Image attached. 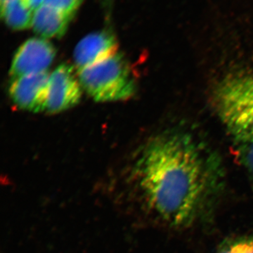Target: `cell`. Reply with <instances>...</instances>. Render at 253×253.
I'll return each mask as SVG.
<instances>
[{"label":"cell","instance_id":"cell-12","mask_svg":"<svg viewBox=\"0 0 253 253\" xmlns=\"http://www.w3.org/2000/svg\"><path fill=\"white\" fill-rule=\"evenodd\" d=\"M84 0H44V4L74 17Z\"/></svg>","mask_w":253,"mask_h":253},{"label":"cell","instance_id":"cell-5","mask_svg":"<svg viewBox=\"0 0 253 253\" xmlns=\"http://www.w3.org/2000/svg\"><path fill=\"white\" fill-rule=\"evenodd\" d=\"M81 88L73 68L60 65L49 75L45 111L59 113L76 106L81 101Z\"/></svg>","mask_w":253,"mask_h":253},{"label":"cell","instance_id":"cell-13","mask_svg":"<svg viewBox=\"0 0 253 253\" xmlns=\"http://www.w3.org/2000/svg\"><path fill=\"white\" fill-rule=\"evenodd\" d=\"M21 1L33 12H35L37 9L41 8L44 3V0H21Z\"/></svg>","mask_w":253,"mask_h":253},{"label":"cell","instance_id":"cell-15","mask_svg":"<svg viewBox=\"0 0 253 253\" xmlns=\"http://www.w3.org/2000/svg\"><path fill=\"white\" fill-rule=\"evenodd\" d=\"M111 1V0H104L105 2L107 3L108 1Z\"/></svg>","mask_w":253,"mask_h":253},{"label":"cell","instance_id":"cell-9","mask_svg":"<svg viewBox=\"0 0 253 253\" xmlns=\"http://www.w3.org/2000/svg\"><path fill=\"white\" fill-rule=\"evenodd\" d=\"M1 17L6 26L16 31L32 28L33 13L23 4L21 0H13L0 7Z\"/></svg>","mask_w":253,"mask_h":253},{"label":"cell","instance_id":"cell-3","mask_svg":"<svg viewBox=\"0 0 253 253\" xmlns=\"http://www.w3.org/2000/svg\"><path fill=\"white\" fill-rule=\"evenodd\" d=\"M214 95L216 109L228 131H253V73L226 76Z\"/></svg>","mask_w":253,"mask_h":253},{"label":"cell","instance_id":"cell-11","mask_svg":"<svg viewBox=\"0 0 253 253\" xmlns=\"http://www.w3.org/2000/svg\"><path fill=\"white\" fill-rule=\"evenodd\" d=\"M217 253H253V236L226 240Z\"/></svg>","mask_w":253,"mask_h":253},{"label":"cell","instance_id":"cell-8","mask_svg":"<svg viewBox=\"0 0 253 253\" xmlns=\"http://www.w3.org/2000/svg\"><path fill=\"white\" fill-rule=\"evenodd\" d=\"M73 17L59 10L42 5L33 13L32 28L42 38H61L67 31Z\"/></svg>","mask_w":253,"mask_h":253},{"label":"cell","instance_id":"cell-7","mask_svg":"<svg viewBox=\"0 0 253 253\" xmlns=\"http://www.w3.org/2000/svg\"><path fill=\"white\" fill-rule=\"evenodd\" d=\"M118 51V42L112 33L102 31L83 38L74 50L75 64L78 71L107 59Z\"/></svg>","mask_w":253,"mask_h":253},{"label":"cell","instance_id":"cell-10","mask_svg":"<svg viewBox=\"0 0 253 253\" xmlns=\"http://www.w3.org/2000/svg\"><path fill=\"white\" fill-rule=\"evenodd\" d=\"M238 161L244 168L253 185V131H229Z\"/></svg>","mask_w":253,"mask_h":253},{"label":"cell","instance_id":"cell-4","mask_svg":"<svg viewBox=\"0 0 253 253\" xmlns=\"http://www.w3.org/2000/svg\"><path fill=\"white\" fill-rule=\"evenodd\" d=\"M56 56V49L44 38H33L23 42L14 55L10 69L12 80L47 72Z\"/></svg>","mask_w":253,"mask_h":253},{"label":"cell","instance_id":"cell-1","mask_svg":"<svg viewBox=\"0 0 253 253\" xmlns=\"http://www.w3.org/2000/svg\"><path fill=\"white\" fill-rule=\"evenodd\" d=\"M138 189L150 211L169 225H191L222 180L221 163L192 134L172 130L153 139L136 166Z\"/></svg>","mask_w":253,"mask_h":253},{"label":"cell","instance_id":"cell-6","mask_svg":"<svg viewBox=\"0 0 253 253\" xmlns=\"http://www.w3.org/2000/svg\"><path fill=\"white\" fill-rule=\"evenodd\" d=\"M49 75L47 71L12 80L9 95L13 102L25 111H46Z\"/></svg>","mask_w":253,"mask_h":253},{"label":"cell","instance_id":"cell-14","mask_svg":"<svg viewBox=\"0 0 253 253\" xmlns=\"http://www.w3.org/2000/svg\"><path fill=\"white\" fill-rule=\"evenodd\" d=\"M11 1H13V0H0V7H2L4 5L8 4Z\"/></svg>","mask_w":253,"mask_h":253},{"label":"cell","instance_id":"cell-2","mask_svg":"<svg viewBox=\"0 0 253 253\" xmlns=\"http://www.w3.org/2000/svg\"><path fill=\"white\" fill-rule=\"evenodd\" d=\"M82 87L96 101H122L135 93V81L122 54L116 53L78 71Z\"/></svg>","mask_w":253,"mask_h":253}]
</instances>
